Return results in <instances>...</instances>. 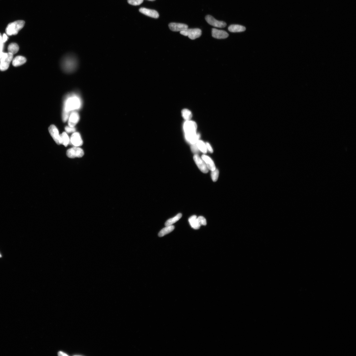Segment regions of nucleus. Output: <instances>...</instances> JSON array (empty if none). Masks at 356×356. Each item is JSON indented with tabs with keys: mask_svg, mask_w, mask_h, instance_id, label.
<instances>
[{
	"mask_svg": "<svg viewBox=\"0 0 356 356\" xmlns=\"http://www.w3.org/2000/svg\"><path fill=\"white\" fill-rule=\"evenodd\" d=\"M132 296L121 284L89 279L61 299V322L66 330L88 333L118 322L131 310Z\"/></svg>",
	"mask_w": 356,
	"mask_h": 356,
	"instance_id": "nucleus-3",
	"label": "nucleus"
},
{
	"mask_svg": "<svg viewBox=\"0 0 356 356\" xmlns=\"http://www.w3.org/2000/svg\"><path fill=\"white\" fill-rule=\"evenodd\" d=\"M38 184L29 168L20 167L10 181L12 207L17 213H24L37 202Z\"/></svg>",
	"mask_w": 356,
	"mask_h": 356,
	"instance_id": "nucleus-5",
	"label": "nucleus"
},
{
	"mask_svg": "<svg viewBox=\"0 0 356 356\" xmlns=\"http://www.w3.org/2000/svg\"><path fill=\"white\" fill-rule=\"evenodd\" d=\"M96 236L91 225L78 215H58L47 221L38 238L43 262L65 273L78 269L91 257Z\"/></svg>",
	"mask_w": 356,
	"mask_h": 356,
	"instance_id": "nucleus-4",
	"label": "nucleus"
},
{
	"mask_svg": "<svg viewBox=\"0 0 356 356\" xmlns=\"http://www.w3.org/2000/svg\"><path fill=\"white\" fill-rule=\"evenodd\" d=\"M124 118V108L114 101H89L48 115L30 139V167L43 178L83 173L115 139Z\"/></svg>",
	"mask_w": 356,
	"mask_h": 356,
	"instance_id": "nucleus-1",
	"label": "nucleus"
},
{
	"mask_svg": "<svg viewBox=\"0 0 356 356\" xmlns=\"http://www.w3.org/2000/svg\"><path fill=\"white\" fill-rule=\"evenodd\" d=\"M17 213L12 200L0 202V264L12 259V251L17 238Z\"/></svg>",
	"mask_w": 356,
	"mask_h": 356,
	"instance_id": "nucleus-6",
	"label": "nucleus"
},
{
	"mask_svg": "<svg viewBox=\"0 0 356 356\" xmlns=\"http://www.w3.org/2000/svg\"><path fill=\"white\" fill-rule=\"evenodd\" d=\"M10 200V181H8L7 173L0 167V202Z\"/></svg>",
	"mask_w": 356,
	"mask_h": 356,
	"instance_id": "nucleus-7",
	"label": "nucleus"
},
{
	"mask_svg": "<svg viewBox=\"0 0 356 356\" xmlns=\"http://www.w3.org/2000/svg\"><path fill=\"white\" fill-rule=\"evenodd\" d=\"M66 273L40 262L26 264L19 282L0 304V351L17 356L33 350L65 296Z\"/></svg>",
	"mask_w": 356,
	"mask_h": 356,
	"instance_id": "nucleus-2",
	"label": "nucleus"
}]
</instances>
